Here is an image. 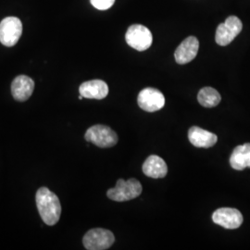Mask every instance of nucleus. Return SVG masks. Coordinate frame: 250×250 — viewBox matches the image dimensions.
I'll return each mask as SVG.
<instances>
[{
  "label": "nucleus",
  "mask_w": 250,
  "mask_h": 250,
  "mask_svg": "<svg viewBox=\"0 0 250 250\" xmlns=\"http://www.w3.org/2000/svg\"><path fill=\"white\" fill-rule=\"evenodd\" d=\"M87 142L94 144L99 147H111L118 143L116 133L106 125H94L88 128L84 134Z\"/></svg>",
  "instance_id": "obj_3"
},
{
  "label": "nucleus",
  "mask_w": 250,
  "mask_h": 250,
  "mask_svg": "<svg viewBox=\"0 0 250 250\" xmlns=\"http://www.w3.org/2000/svg\"><path fill=\"white\" fill-rule=\"evenodd\" d=\"M188 139L194 146L201 148L211 147L218 141V137L216 134L197 126H193L189 129Z\"/></svg>",
  "instance_id": "obj_12"
},
{
  "label": "nucleus",
  "mask_w": 250,
  "mask_h": 250,
  "mask_svg": "<svg viewBox=\"0 0 250 250\" xmlns=\"http://www.w3.org/2000/svg\"><path fill=\"white\" fill-rule=\"evenodd\" d=\"M199 48V41L195 36L186 38L176 48L174 52L175 61L178 64L184 65L192 62L196 57Z\"/></svg>",
  "instance_id": "obj_10"
},
{
  "label": "nucleus",
  "mask_w": 250,
  "mask_h": 250,
  "mask_svg": "<svg viewBox=\"0 0 250 250\" xmlns=\"http://www.w3.org/2000/svg\"><path fill=\"white\" fill-rule=\"evenodd\" d=\"M22 34V23L16 17L5 18L0 22V42L5 46H13L18 43Z\"/></svg>",
  "instance_id": "obj_7"
},
{
  "label": "nucleus",
  "mask_w": 250,
  "mask_h": 250,
  "mask_svg": "<svg viewBox=\"0 0 250 250\" xmlns=\"http://www.w3.org/2000/svg\"><path fill=\"white\" fill-rule=\"evenodd\" d=\"M91 4L99 10H106L111 8L115 0H90Z\"/></svg>",
  "instance_id": "obj_17"
},
{
  "label": "nucleus",
  "mask_w": 250,
  "mask_h": 250,
  "mask_svg": "<svg viewBox=\"0 0 250 250\" xmlns=\"http://www.w3.org/2000/svg\"><path fill=\"white\" fill-rule=\"evenodd\" d=\"M142 170L150 178L161 179L167 175L168 167L162 158L157 155H151L144 162Z\"/></svg>",
  "instance_id": "obj_14"
},
{
  "label": "nucleus",
  "mask_w": 250,
  "mask_h": 250,
  "mask_svg": "<svg viewBox=\"0 0 250 250\" xmlns=\"http://www.w3.org/2000/svg\"><path fill=\"white\" fill-rule=\"evenodd\" d=\"M242 28L243 24L240 19L236 16L228 17L216 30V43L221 46L229 45L241 33Z\"/></svg>",
  "instance_id": "obj_6"
},
{
  "label": "nucleus",
  "mask_w": 250,
  "mask_h": 250,
  "mask_svg": "<svg viewBox=\"0 0 250 250\" xmlns=\"http://www.w3.org/2000/svg\"><path fill=\"white\" fill-rule=\"evenodd\" d=\"M213 223L225 229H237L243 224L241 212L232 208H221L216 209L212 214Z\"/></svg>",
  "instance_id": "obj_9"
},
{
  "label": "nucleus",
  "mask_w": 250,
  "mask_h": 250,
  "mask_svg": "<svg viewBox=\"0 0 250 250\" xmlns=\"http://www.w3.org/2000/svg\"><path fill=\"white\" fill-rule=\"evenodd\" d=\"M35 89V82L26 75H19L11 83V94L17 101H26Z\"/></svg>",
  "instance_id": "obj_11"
},
{
  "label": "nucleus",
  "mask_w": 250,
  "mask_h": 250,
  "mask_svg": "<svg viewBox=\"0 0 250 250\" xmlns=\"http://www.w3.org/2000/svg\"><path fill=\"white\" fill-rule=\"evenodd\" d=\"M142 191V185L138 180L131 178L125 181L124 179H119L116 187L107 190V196L113 201L125 202L139 197Z\"/></svg>",
  "instance_id": "obj_2"
},
{
  "label": "nucleus",
  "mask_w": 250,
  "mask_h": 250,
  "mask_svg": "<svg viewBox=\"0 0 250 250\" xmlns=\"http://www.w3.org/2000/svg\"><path fill=\"white\" fill-rule=\"evenodd\" d=\"M197 100L199 104L203 107H214L220 104L222 98L217 90L208 86L198 92Z\"/></svg>",
  "instance_id": "obj_16"
},
{
  "label": "nucleus",
  "mask_w": 250,
  "mask_h": 250,
  "mask_svg": "<svg viewBox=\"0 0 250 250\" xmlns=\"http://www.w3.org/2000/svg\"><path fill=\"white\" fill-rule=\"evenodd\" d=\"M36 201L43 222L48 226L57 224L62 214V205L57 195L48 188L43 187L36 192Z\"/></svg>",
  "instance_id": "obj_1"
},
{
  "label": "nucleus",
  "mask_w": 250,
  "mask_h": 250,
  "mask_svg": "<svg viewBox=\"0 0 250 250\" xmlns=\"http://www.w3.org/2000/svg\"><path fill=\"white\" fill-rule=\"evenodd\" d=\"M137 103L145 111L156 112L164 107L165 98L160 90L147 87L140 91L137 97Z\"/></svg>",
  "instance_id": "obj_8"
},
{
  "label": "nucleus",
  "mask_w": 250,
  "mask_h": 250,
  "mask_svg": "<svg viewBox=\"0 0 250 250\" xmlns=\"http://www.w3.org/2000/svg\"><path fill=\"white\" fill-rule=\"evenodd\" d=\"M79 92L84 99H103L108 94V86L104 81H87L81 84Z\"/></svg>",
  "instance_id": "obj_13"
},
{
  "label": "nucleus",
  "mask_w": 250,
  "mask_h": 250,
  "mask_svg": "<svg viewBox=\"0 0 250 250\" xmlns=\"http://www.w3.org/2000/svg\"><path fill=\"white\" fill-rule=\"evenodd\" d=\"M126 43L137 51H145L152 45L151 32L144 25L134 24L128 28L125 35Z\"/></svg>",
  "instance_id": "obj_5"
},
{
  "label": "nucleus",
  "mask_w": 250,
  "mask_h": 250,
  "mask_svg": "<svg viewBox=\"0 0 250 250\" xmlns=\"http://www.w3.org/2000/svg\"><path fill=\"white\" fill-rule=\"evenodd\" d=\"M115 241V237L112 232L96 228L86 232L83 236V244L88 250H105L109 249Z\"/></svg>",
  "instance_id": "obj_4"
},
{
  "label": "nucleus",
  "mask_w": 250,
  "mask_h": 250,
  "mask_svg": "<svg viewBox=\"0 0 250 250\" xmlns=\"http://www.w3.org/2000/svg\"><path fill=\"white\" fill-rule=\"evenodd\" d=\"M230 164L232 169L243 170L250 168V143L236 146L230 157Z\"/></svg>",
  "instance_id": "obj_15"
}]
</instances>
